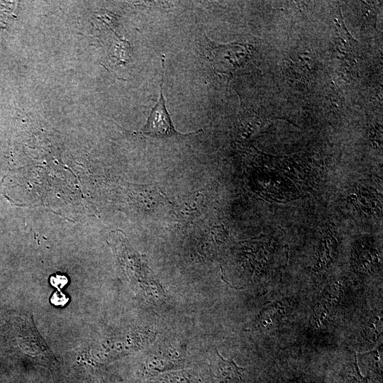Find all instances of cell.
I'll return each mask as SVG.
<instances>
[{
  "label": "cell",
  "mask_w": 383,
  "mask_h": 383,
  "mask_svg": "<svg viewBox=\"0 0 383 383\" xmlns=\"http://www.w3.org/2000/svg\"><path fill=\"white\" fill-rule=\"evenodd\" d=\"M165 60V55H162L161 60L162 79L160 84V98L155 106L152 107L146 123L142 129V133L151 138L162 139L177 136L185 137L195 132L184 134L177 131L166 108L165 99L163 94Z\"/></svg>",
  "instance_id": "6da1fadb"
},
{
  "label": "cell",
  "mask_w": 383,
  "mask_h": 383,
  "mask_svg": "<svg viewBox=\"0 0 383 383\" xmlns=\"http://www.w3.org/2000/svg\"><path fill=\"white\" fill-rule=\"evenodd\" d=\"M207 57L213 67L221 74L230 73L245 60L247 48L240 44L219 45L207 39Z\"/></svg>",
  "instance_id": "7a4b0ae2"
},
{
  "label": "cell",
  "mask_w": 383,
  "mask_h": 383,
  "mask_svg": "<svg viewBox=\"0 0 383 383\" xmlns=\"http://www.w3.org/2000/svg\"><path fill=\"white\" fill-rule=\"evenodd\" d=\"M217 378L219 383H236L241 379L240 369L232 360H225L217 353Z\"/></svg>",
  "instance_id": "3957f363"
},
{
  "label": "cell",
  "mask_w": 383,
  "mask_h": 383,
  "mask_svg": "<svg viewBox=\"0 0 383 383\" xmlns=\"http://www.w3.org/2000/svg\"><path fill=\"white\" fill-rule=\"evenodd\" d=\"M156 383H190V382L183 374L174 373L160 377Z\"/></svg>",
  "instance_id": "277c9868"
},
{
  "label": "cell",
  "mask_w": 383,
  "mask_h": 383,
  "mask_svg": "<svg viewBox=\"0 0 383 383\" xmlns=\"http://www.w3.org/2000/svg\"><path fill=\"white\" fill-rule=\"evenodd\" d=\"M51 284L57 287V288H62L65 284L67 282V279L64 275H55L51 277L50 278Z\"/></svg>",
  "instance_id": "5b68a950"
}]
</instances>
